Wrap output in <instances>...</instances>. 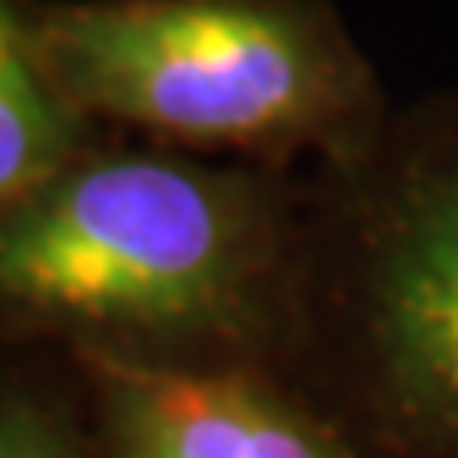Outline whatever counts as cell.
<instances>
[{
	"mask_svg": "<svg viewBox=\"0 0 458 458\" xmlns=\"http://www.w3.org/2000/svg\"><path fill=\"white\" fill-rule=\"evenodd\" d=\"M284 284V225L255 179L179 157H72L0 213V318L94 357L187 365L250 344Z\"/></svg>",
	"mask_w": 458,
	"mask_h": 458,
	"instance_id": "1",
	"label": "cell"
},
{
	"mask_svg": "<svg viewBox=\"0 0 458 458\" xmlns=\"http://www.w3.org/2000/svg\"><path fill=\"white\" fill-rule=\"evenodd\" d=\"M34 43L77 114L208 148H369V77L306 0H98L55 9Z\"/></svg>",
	"mask_w": 458,
	"mask_h": 458,
	"instance_id": "2",
	"label": "cell"
},
{
	"mask_svg": "<svg viewBox=\"0 0 458 458\" xmlns=\"http://www.w3.org/2000/svg\"><path fill=\"white\" fill-rule=\"evenodd\" d=\"M357 187L335 289L360 411L386 458H458V136Z\"/></svg>",
	"mask_w": 458,
	"mask_h": 458,
	"instance_id": "3",
	"label": "cell"
},
{
	"mask_svg": "<svg viewBox=\"0 0 458 458\" xmlns=\"http://www.w3.org/2000/svg\"><path fill=\"white\" fill-rule=\"evenodd\" d=\"M98 365L111 458H365L340 425L242 369Z\"/></svg>",
	"mask_w": 458,
	"mask_h": 458,
	"instance_id": "4",
	"label": "cell"
},
{
	"mask_svg": "<svg viewBox=\"0 0 458 458\" xmlns=\"http://www.w3.org/2000/svg\"><path fill=\"white\" fill-rule=\"evenodd\" d=\"M77 157V111L0 0V213Z\"/></svg>",
	"mask_w": 458,
	"mask_h": 458,
	"instance_id": "5",
	"label": "cell"
},
{
	"mask_svg": "<svg viewBox=\"0 0 458 458\" xmlns=\"http://www.w3.org/2000/svg\"><path fill=\"white\" fill-rule=\"evenodd\" d=\"M0 458H85L60 420L21 394L0 391Z\"/></svg>",
	"mask_w": 458,
	"mask_h": 458,
	"instance_id": "6",
	"label": "cell"
}]
</instances>
